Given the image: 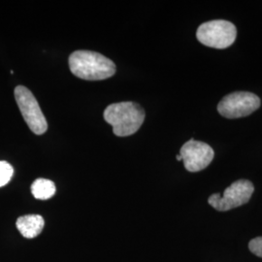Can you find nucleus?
Instances as JSON below:
<instances>
[{"instance_id":"obj_3","label":"nucleus","mask_w":262,"mask_h":262,"mask_svg":"<svg viewBox=\"0 0 262 262\" xmlns=\"http://www.w3.org/2000/svg\"><path fill=\"white\" fill-rule=\"evenodd\" d=\"M237 29L225 19H215L202 24L197 29V40L207 47L226 49L234 43Z\"/></svg>"},{"instance_id":"obj_6","label":"nucleus","mask_w":262,"mask_h":262,"mask_svg":"<svg viewBox=\"0 0 262 262\" xmlns=\"http://www.w3.org/2000/svg\"><path fill=\"white\" fill-rule=\"evenodd\" d=\"M260 107L257 95L248 92H236L225 96L217 105V111L226 119L247 117Z\"/></svg>"},{"instance_id":"obj_4","label":"nucleus","mask_w":262,"mask_h":262,"mask_svg":"<svg viewBox=\"0 0 262 262\" xmlns=\"http://www.w3.org/2000/svg\"><path fill=\"white\" fill-rule=\"evenodd\" d=\"M14 94L19 111L30 130L36 135L44 134L48 129L47 121L35 96L24 85H18Z\"/></svg>"},{"instance_id":"obj_1","label":"nucleus","mask_w":262,"mask_h":262,"mask_svg":"<svg viewBox=\"0 0 262 262\" xmlns=\"http://www.w3.org/2000/svg\"><path fill=\"white\" fill-rule=\"evenodd\" d=\"M68 62L72 74L86 81H101L116 73L111 59L92 51H76L69 56Z\"/></svg>"},{"instance_id":"obj_12","label":"nucleus","mask_w":262,"mask_h":262,"mask_svg":"<svg viewBox=\"0 0 262 262\" xmlns=\"http://www.w3.org/2000/svg\"><path fill=\"white\" fill-rule=\"evenodd\" d=\"M177 160H178V161H181V160H182V157H181L180 155H178V156H177Z\"/></svg>"},{"instance_id":"obj_9","label":"nucleus","mask_w":262,"mask_h":262,"mask_svg":"<svg viewBox=\"0 0 262 262\" xmlns=\"http://www.w3.org/2000/svg\"><path fill=\"white\" fill-rule=\"evenodd\" d=\"M31 192L33 196L40 200H47L56 193V186L54 182L47 179L39 178L31 185Z\"/></svg>"},{"instance_id":"obj_8","label":"nucleus","mask_w":262,"mask_h":262,"mask_svg":"<svg viewBox=\"0 0 262 262\" xmlns=\"http://www.w3.org/2000/svg\"><path fill=\"white\" fill-rule=\"evenodd\" d=\"M17 228L25 238L32 239L37 237L44 228L45 221L40 215H26L17 220Z\"/></svg>"},{"instance_id":"obj_7","label":"nucleus","mask_w":262,"mask_h":262,"mask_svg":"<svg viewBox=\"0 0 262 262\" xmlns=\"http://www.w3.org/2000/svg\"><path fill=\"white\" fill-rule=\"evenodd\" d=\"M185 168L189 172H198L208 167L215 157L214 150L204 142L190 139L180 150Z\"/></svg>"},{"instance_id":"obj_5","label":"nucleus","mask_w":262,"mask_h":262,"mask_svg":"<svg viewBox=\"0 0 262 262\" xmlns=\"http://www.w3.org/2000/svg\"><path fill=\"white\" fill-rule=\"evenodd\" d=\"M254 191L253 183L248 180H238L224 191L214 193L208 198V203L216 211L225 212L248 203Z\"/></svg>"},{"instance_id":"obj_10","label":"nucleus","mask_w":262,"mask_h":262,"mask_svg":"<svg viewBox=\"0 0 262 262\" xmlns=\"http://www.w3.org/2000/svg\"><path fill=\"white\" fill-rule=\"evenodd\" d=\"M14 174V169L7 161H0V187L6 186Z\"/></svg>"},{"instance_id":"obj_2","label":"nucleus","mask_w":262,"mask_h":262,"mask_svg":"<svg viewBox=\"0 0 262 262\" xmlns=\"http://www.w3.org/2000/svg\"><path fill=\"white\" fill-rule=\"evenodd\" d=\"M104 120L111 124L116 136L126 137L136 133L145 121V111L135 102L109 105L104 111Z\"/></svg>"},{"instance_id":"obj_11","label":"nucleus","mask_w":262,"mask_h":262,"mask_svg":"<svg viewBox=\"0 0 262 262\" xmlns=\"http://www.w3.org/2000/svg\"><path fill=\"white\" fill-rule=\"evenodd\" d=\"M249 249L252 253L256 255L262 257V237H256L253 238V240L250 241L249 243Z\"/></svg>"}]
</instances>
